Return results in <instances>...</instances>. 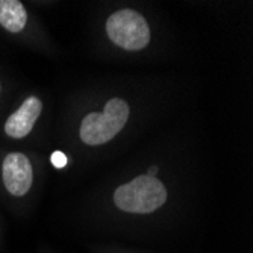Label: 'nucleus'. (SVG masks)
Returning <instances> with one entry per match:
<instances>
[{"label":"nucleus","mask_w":253,"mask_h":253,"mask_svg":"<svg viewBox=\"0 0 253 253\" xmlns=\"http://www.w3.org/2000/svg\"><path fill=\"white\" fill-rule=\"evenodd\" d=\"M35 182V167L32 159L20 150H9L0 156V185L12 200L29 196Z\"/></svg>","instance_id":"nucleus-4"},{"label":"nucleus","mask_w":253,"mask_h":253,"mask_svg":"<svg viewBox=\"0 0 253 253\" xmlns=\"http://www.w3.org/2000/svg\"><path fill=\"white\" fill-rule=\"evenodd\" d=\"M2 94H3V82H2V76H0V100H2Z\"/></svg>","instance_id":"nucleus-8"},{"label":"nucleus","mask_w":253,"mask_h":253,"mask_svg":"<svg viewBox=\"0 0 253 253\" xmlns=\"http://www.w3.org/2000/svg\"><path fill=\"white\" fill-rule=\"evenodd\" d=\"M130 106L122 97L109 99L102 112H89L82 119L79 138L85 146L99 147L112 141L127 125Z\"/></svg>","instance_id":"nucleus-2"},{"label":"nucleus","mask_w":253,"mask_h":253,"mask_svg":"<svg viewBox=\"0 0 253 253\" xmlns=\"http://www.w3.org/2000/svg\"><path fill=\"white\" fill-rule=\"evenodd\" d=\"M105 31L109 41L126 52H140L146 49L152 38L146 17L132 8L114 11L106 18Z\"/></svg>","instance_id":"nucleus-3"},{"label":"nucleus","mask_w":253,"mask_h":253,"mask_svg":"<svg viewBox=\"0 0 253 253\" xmlns=\"http://www.w3.org/2000/svg\"><path fill=\"white\" fill-rule=\"evenodd\" d=\"M52 161H53V164H55L56 167H62V166H65V156H64L62 153H59V152H56V153L53 155Z\"/></svg>","instance_id":"nucleus-7"},{"label":"nucleus","mask_w":253,"mask_h":253,"mask_svg":"<svg viewBox=\"0 0 253 253\" xmlns=\"http://www.w3.org/2000/svg\"><path fill=\"white\" fill-rule=\"evenodd\" d=\"M169 200V190L163 180L152 174H138L122 183L112 193L114 206L125 214L149 215L159 211Z\"/></svg>","instance_id":"nucleus-1"},{"label":"nucleus","mask_w":253,"mask_h":253,"mask_svg":"<svg viewBox=\"0 0 253 253\" xmlns=\"http://www.w3.org/2000/svg\"><path fill=\"white\" fill-rule=\"evenodd\" d=\"M42 112V100L37 94H29L20 102V105L9 112L2 125V133L8 140L20 141L28 138Z\"/></svg>","instance_id":"nucleus-5"},{"label":"nucleus","mask_w":253,"mask_h":253,"mask_svg":"<svg viewBox=\"0 0 253 253\" xmlns=\"http://www.w3.org/2000/svg\"><path fill=\"white\" fill-rule=\"evenodd\" d=\"M29 25V12L20 0H0V29L9 35H21Z\"/></svg>","instance_id":"nucleus-6"}]
</instances>
